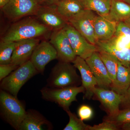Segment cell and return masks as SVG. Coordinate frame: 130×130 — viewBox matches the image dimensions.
<instances>
[{
    "instance_id": "ffe728a7",
    "label": "cell",
    "mask_w": 130,
    "mask_h": 130,
    "mask_svg": "<svg viewBox=\"0 0 130 130\" xmlns=\"http://www.w3.org/2000/svg\"><path fill=\"white\" fill-rule=\"evenodd\" d=\"M106 17L119 23L130 17V4L123 0H111V8Z\"/></svg>"
},
{
    "instance_id": "e0dca14e",
    "label": "cell",
    "mask_w": 130,
    "mask_h": 130,
    "mask_svg": "<svg viewBox=\"0 0 130 130\" xmlns=\"http://www.w3.org/2000/svg\"><path fill=\"white\" fill-rule=\"evenodd\" d=\"M118 23L106 17L97 15L95 21V34L97 42L105 41L112 38L116 32Z\"/></svg>"
},
{
    "instance_id": "ac0fdd59",
    "label": "cell",
    "mask_w": 130,
    "mask_h": 130,
    "mask_svg": "<svg viewBox=\"0 0 130 130\" xmlns=\"http://www.w3.org/2000/svg\"><path fill=\"white\" fill-rule=\"evenodd\" d=\"M130 86V67L124 66L119 60L115 80L112 82L110 89L121 95L125 94Z\"/></svg>"
},
{
    "instance_id": "f1b7e54d",
    "label": "cell",
    "mask_w": 130,
    "mask_h": 130,
    "mask_svg": "<svg viewBox=\"0 0 130 130\" xmlns=\"http://www.w3.org/2000/svg\"><path fill=\"white\" fill-rule=\"evenodd\" d=\"M114 35L122 36L130 40V28L124 21L119 22Z\"/></svg>"
},
{
    "instance_id": "9c48e42d",
    "label": "cell",
    "mask_w": 130,
    "mask_h": 130,
    "mask_svg": "<svg viewBox=\"0 0 130 130\" xmlns=\"http://www.w3.org/2000/svg\"><path fill=\"white\" fill-rule=\"evenodd\" d=\"M64 29L70 40L71 46L77 56L86 60L94 52L98 51L97 47L91 44L70 24Z\"/></svg>"
},
{
    "instance_id": "e575fe53",
    "label": "cell",
    "mask_w": 130,
    "mask_h": 130,
    "mask_svg": "<svg viewBox=\"0 0 130 130\" xmlns=\"http://www.w3.org/2000/svg\"><path fill=\"white\" fill-rule=\"evenodd\" d=\"M124 22L130 28V17L125 20Z\"/></svg>"
},
{
    "instance_id": "d6986e66",
    "label": "cell",
    "mask_w": 130,
    "mask_h": 130,
    "mask_svg": "<svg viewBox=\"0 0 130 130\" xmlns=\"http://www.w3.org/2000/svg\"><path fill=\"white\" fill-rule=\"evenodd\" d=\"M54 4L57 11L68 22L84 9L79 0H60Z\"/></svg>"
},
{
    "instance_id": "7402d4cb",
    "label": "cell",
    "mask_w": 130,
    "mask_h": 130,
    "mask_svg": "<svg viewBox=\"0 0 130 130\" xmlns=\"http://www.w3.org/2000/svg\"><path fill=\"white\" fill-rule=\"evenodd\" d=\"M100 57L103 61L112 82L116 78L118 67L119 60L113 55L105 51L98 50Z\"/></svg>"
},
{
    "instance_id": "6da1fadb",
    "label": "cell",
    "mask_w": 130,
    "mask_h": 130,
    "mask_svg": "<svg viewBox=\"0 0 130 130\" xmlns=\"http://www.w3.org/2000/svg\"><path fill=\"white\" fill-rule=\"evenodd\" d=\"M51 31L38 19L28 16L14 22L3 35L1 41L16 42L39 38L48 35Z\"/></svg>"
},
{
    "instance_id": "3957f363",
    "label": "cell",
    "mask_w": 130,
    "mask_h": 130,
    "mask_svg": "<svg viewBox=\"0 0 130 130\" xmlns=\"http://www.w3.org/2000/svg\"><path fill=\"white\" fill-rule=\"evenodd\" d=\"M1 115L13 128L19 130L26 114L25 108L17 97L1 89Z\"/></svg>"
},
{
    "instance_id": "7a4b0ae2",
    "label": "cell",
    "mask_w": 130,
    "mask_h": 130,
    "mask_svg": "<svg viewBox=\"0 0 130 130\" xmlns=\"http://www.w3.org/2000/svg\"><path fill=\"white\" fill-rule=\"evenodd\" d=\"M71 63L59 61L51 70L47 79L46 86L60 88L69 86H78L82 85L81 77Z\"/></svg>"
},
{
    "instance_id": "83f0119b",
    "label": "cell",
    "mask_w": 130,
    "mask_h": 130,
    "mask_svg": "<svg viewBox=\"0 0 130 130\" xmlns=\"http://www.w3.org/2000/svg\"><path fill=\"white\" fill-rule=\"evenodd\" d=\"M119 127L115 123L111 121L103 120L99 124L90 125L89 130H118Z\"/></svg>"
},
{
    "instance_id": "5bb4252c",
    "label": "cell",
    "mask_w": 130,
    "mask_h": 130,
    "mask_svg": "<svg viewBox=\"0 0 130 130\" xmlns=\"http://www.w3.org/2000/svg\"><path fill=\"white\" fill-rule=\"evenodd\" d=\"M81 74L82 85L85 91L84 98L90 100L94 95V90L97 85V82L85 60L77 56L72 63Z\"/></svg>"
},
{
    "instance_id": "30bf717a",
    "label": "cell",
    "mask_w": 130,
    "mask_h": 130,
    "mask_svg": "<svg viewBox=\"0 0 130 130\" xmlns=\"http://www.w3.org/2000/svg\"><path fill=\"white\" fill-rule=\"evenodd\" d=\"M58 59L57 51L50 42L44 40L37 46L30 60L39 73H44L46 66L50 61Z\"/></svg>"
},
{
    "instance_id": "4316f807",
    "label": "cell",
    "mask_w": 130,
    "mask_h": 130,
    "mask_svg": "<svg viewBox=\"0 0 130 130\" xmlns=\"http://www.w3.org/2000/svg\"><path fill=\"white\" fill-rule=\"evenodd\" d=\"M78 115L79 118L83 121L89 120L93 117V110L88 105H83L78 109Z\"/></svg>"
},
{
    "instance_id": "4fadbf2b",
    "label": "cell",
    "mask_w": 130,
    "mask_h": 130,
    "mask_svg": "<svg viewBox=\"0 0 130 130\" xmlns=\"http://www.w3.org/2000/svg\"><path fill=\"white\" fill-rule=\"evenodd\" d=\"M97 82V87L110 89L111 79L98 51L85 60Z\"/></svg>"
},
{
    "instance_id": "8992f818",
    "label": "cell",
    "mask_w": 130,
    "mask_h": 130,
    "mask_svg": "<svg viewBox=\"0 0 130 130\" xmlns=\"http://www.w3.org/2000/svg\"><path fill=\"white\" fill-rule=\"evenodd\" d=\"M42 98L46 101L55 103L66 111L73 102L77 101V96L80 93H84L85 89L81 85L60 88L44 87L41 90Z\"/></svg>"
},
{
    "instance_id": "2e32d148",
    "label": "cell",
    "mask_w": 130,
    "mask_h": 130,
    "mask_svg": "<svg viewBox=\"0 0 130 130\" xmlns=\"http://www.w3.org/2000/svg\"><path fill=\"white\" fill-rule=\"evenodd\" d=\"M52 125L50 122L39 112L34 109H29L21 123L19 130H50Z\"/></svg>"
},
{
    "instance_id": "4dcf8cb0",
    "label": "cell",
    "mask_w": 130,
    "mask_h": 130,
    "mask_svg": "<svg viewBox=\"0 0 130 130\" xmlns=\"http://www.w3.org/2000/svg\"><path fill=\"white\" fill-rule=\"evenodd\" d=\"M121 109L130 108V86L125 94L121 95Z\"/></svg>"
},
{
    "instance_id": "52a82bcc",
    "label": "cell",
    "mask_w": 130,
    "mask_h": 130,
    "mask_svg": "<svg viewBox=\"0 0 130 130\" xmlns=\"http://www.w3.org/2000/svg\"><path fill=\"white\" fill-rule=\"evenodd\" d=\"M97 15L93 11L84 9L68 20L72 26L91 44L97 42L95 34V21Z\"/></svg>"
},
{
    "instance_id": "d4e9b609",
    "label": "cell",
    "mask_w": 130,
    "mask_h": 130,
    "mask_svg": "<svg viewBox=\"0 0 130 130\" xmlns=\"http://www.w3.org/2000/svg\"><path fill=\"white\" fill-rule=\"evenodd\" d=\"M103 120L115 123L120 128V126L124 124L130 123V108L120 109L113 116L107 115L104 117Z\"/></svg>"
},
{
    "instance_id": "7c38bea8",
    "label": "cell",
    "mask_w": 130,
    "mask_h": 130,
    "mask_svg": "<svg viewBox=\"0 0 130 130\" xmlns=\"http://www.w3.org/2000/svg\"><path fill=\"white\" fill-rule=\"evenodd\" d=\"M93 97L101 103L108 116L115 115L120 109L121 95L111 89L96 87Z\"/></svg>"
},
{
    "instance_id": "836d02e7",
    "label": "cell",
    "mask_w": 130,
    "mask_h": 130,
    "mask_svg": "<svg viewBox=\"0 0 130 130\" xmlns=\"http://www.w3.org/2000/svg\"><path fill=\"white\" fill-rule=\"evenodd\" d=\"M60 0H44L45 4L47 5H51L56 3Z\"/></svg>"
},
{
    "instance_id": "5b68a950",
    "label": "cell",
    "mask_w": 130,
    "mask_h": 130,
    "mask_svg": "<svg viewBox=\"0 0 130 130\" xmlns=\"http://www.w3.org/2000/svg\"><path fill=\"white\" fill-rule=\"evenodd\" d=\"M44 4V0H9L2 9L6 18L15 22L25 17L36 16Z\"/></svg>"
},
{
    "instance_id": "1f68e13d",
    "label": "cell",
    "mask_w": 130,
    "mask_h": 130,
    "mask_svg": "<svg viewBox=\"0 0 130 130\" xmlns=\"http://www.w3.org/2000/svg\"><path fill=\"white\" fill-rule=\"evenodd\" d=\"M122 129L124 130H130V123L124 124L120 126Z\"/></svg>"
},
{
    "instance_id": "f546056e",
    "label": "cell",
    "mask_w": 130,
    "mask_h": 130,
    "mask_svg": "<svg viewBox=\"0 0 130 130\" xmlns=\"http://www.w3.org/2000/svg\"><path fill=\"white\" fill-rule=\"evenodd\" d=\"M19 66L13 64H0V81L7 76L13 71L16 70Z\"/></svg>"
},
{
    "instance_id": "603a6c76",
    "label": "cell",
    "mask_w": 130,
    "mask_h": 130,
    "mask_svg": "<svg viewBox=\"0 0 130 130\" xmlns=\"http://www.w3.org/2000/svg\"><path fill=\"white\" fill-rule=\"evenodd\" d=\"M15 44L16 42H1L0 64H9L11 63Z\"/></svg>"
},
{
    "instance_id": "484cf974",
    "label": "cell",
    "mask_w": 130,
    "mask_h": 130,
    "mask_svg": "<svg viewBox=\"0 0 130 130\" xmlns=\"http://www.w3.org/2000/svg\"><path fill=\"white\" fill-rule=\"evenodd\" d=\"M101 51H105L113 55L124 66L130 67V48L122 50L109 49Z\"/></svg>"
},
{
    "instance_id": "d590c367",
    "label": "cell",
    "mask_w": 130,
    "mask_h": 130,
    "mask_svg": "<svg viewBox=\"0 0 130 130\" xmlns=\"http://www.w3.org/2000/svg\"><path fill=\"white\" fill-rule=\"evenodd\" d=\"M123 1H124L125 2L127 3L130 4V0H123Z\"/></svg>"
},
{
    "instance_id": "9a60e30c",
    "label": "cell",
    "mask_w": 130,
    "mask_h": 130,
    "mask_svg": "<svg viewBox=\"0 0 130 130\" xmlns=\"http://www.w3.org/2000/svg\"><path fill=\"white\" fill-rule=\"evenodd\" d=\"M40 41L39 38H32L16 42L11 64L19 66L30 60L33 51Z\"/></svg>"
},
{
    "instance_id": "cb8c5ba5",
    "label": "cell",
    "mask_w": 130,
    "mask_h": 130,
    "mask_svg": "<svg viewBox=\"0 0 130 130\" xmlns=\"http://www.w3.org/2000/svg\"><path fill=\"white\" fill-rule=\"evenodd\" d=\"M69 117V121L64 130H89L90 125L84 123L79 118L69 110L66 111Z\"/></svg>"
},
{
    "instance_id": "44dd1931",
    "label": "cell",
    "mask_w": 130,
    "mask_h": 130,
    "mask_svg": "<svg viewBox=\"0 0 130 130\" xmlns=\"http://www.w3.org/2000/svg\"><path fill=\"white\" fill-rule=\"evenodd\" d=\"M84 9L91 10L103 16H108L111 0H79Z\"/></svg>"
},
{
    "instance_id": "277c9868",
    "label": "cell",
    "mask_w": 130,
    "mask_h": 130,
    "mask_svg": "<svg viewBox=\"0 0 130 130\" xmlns=\"http://www.w3.org/2000/svg\"><path fill=\"white\" fill-rule=\"evenodd\" d=\"M39 73L31 61L28 60L1 81V88L17 97L19 91L24 85Z\"/></svg>"
},
{
    "instance_id": "ba28073f",
    "label": "cell",
    "mask_w": 130,
    "mask_h": 130,
    "mask_svg": "<svg viewBox=\"0 0 130 130\" xmlns=\"http://www.w3.org/2000/svg\"><path fill=\"white\" fill-rule=\"evenodd\" d=\"M49 42L57 51L59 61L72 63L76 58L64 28L53 31Z\"/></svg>"
},
{
    "instance_id": "8fae6325",
    "label": "cell",
    "mask_w": 130,
    "mask_h": 130,
    "mask_svg": "<svg viewBox=\"0 0 130 130\" xmlns=\"http://www.w3.org/2000/svg\"><path fill=\"white\" fill-rule=\"evenodd\" d=\"M36 16L51 30L63 29L69 24L57 11L54 4H43L38 9Z\"/></svg>"
},
{
    "instance_id": "d6a6232c",
    "label": "cell",
    "mask_w": 130,
    "mask_h": 130,
    "mask_svg": "<svg viewBox=\"0 0 130 130\" xmlns=\"http://www.w3.org/2000/svg\"><path fill=\"white\" fill-rule=\"evenodd\" d=\"M9 0H0V7L2 8L9 2Z\"/></svg>"
}]
</instances>
